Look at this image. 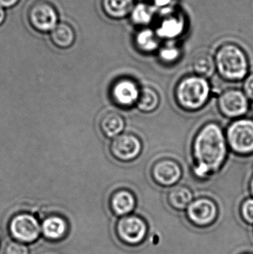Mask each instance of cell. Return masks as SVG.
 <instances>
[{"mask_svg": "<svg viewBox=\"0 0 253 254\" xmlns=\"http://www.w3.org/2000/svg\"><path fill=\"white\" fill-rule=\"evenodd\" d=\"M227 141L221 127L216 124L205 125L193 143L196 175L208 176L219 170L227 156Z\"/></svg>", "mask_w": 253, "mask_h": 254, "instance_id": "obj_1", "label": "cell"}, {"mask_svg": "<svg viewBox=\"0 0 253 254\" xmlns=\"http://www.w3.org/2000/svg\"><path fill=\"white\" fill-rule=\"evenodd\" d=\"M215 65L223 78L230 81L245 80L249 71V61L245 51L234 43H226L218 49Z\"/></svg>", "mask_w": 253, "mask_h": 254, "instance_id": "obj_2", "label": "cell"}, {"mask_svg": "<svg viewBox=\"0 0 253 254\" xmlns=\"http://www.w3.org/2000/svg\"><path fill=\"white\" fill-rule=\"evenodd\" d=\"M210 86L204 77L191 76L186 77L177 86V101L180 106L187 110L202 108L209 98Z\"/></svg>", "mask_w": 253, "mask_h": 254, "instance_id": "obj_3", "label": "cell"}, {"mask_svg": "<svg viewBox=\"0 0 253 254\" xmlns=\"http://www.w3.org/2000/svg\"><path fill=\"white\" fill-rule=\"evenodd\" d=\"M227 143L233 152L240 155L253 154V119H240L227 128Z\"/></svg>", "mask_w": 253, "mask_h": 254, "instance_id": "obj_4", "label": "cell"}, {"mask_svg": "<svg viewBox=\"0 0 253 254\" xmlns=\"http://www.w3.org/2000/svg\"><path fill=\"white\" fill-rule=\"evenodd\" d=\"M27 19L34 30L41 33H50L59 23L56 7L46 0L34 1L28 7Z\"/></svg>", "mask_w": 253, "mask_h": 254, "instance_id": "obj_5", "label": "cell"}, {"mask_svg": "<svg viewBox=\"0 0 253 254\" xmlns=\"http://www.w3.org/2000/svg\"><path fill=\"white\" fill-rule=\"evenodd\" d=\"M218 107L226 117L236 119L248 113L251 109V104L245 92L233 89L225 91L220 95Z\"/></svg>", "mask_w": 253, "mask_h": 254, "instance_id": "obj_6", "label": "cell"}, {"mask_svg": "<svg viewBox=\"0 0 253 254\" xmlns=\"http://www.w3.org/2000/svg\"><path fill=\"white\" fill-rule=\"evenodd\" d=\"M10 229L12 236L21 243H33L41 231L37 219L26 213L15 216L10 222Z\"/></svg>", "mask_w": 253, "mask_h": 254, "instance_id": "obj_7", "label": "cell"}, {"mask_svg": "<svg viewBox=\"0 0 253 254\" xmlns=\"http://www.w3.org/2000/svg\"><path fill=\"white\" fill-rule=\"evenodd\" d=\"M142 150L141 140L132 134H120L113 139L110 146L111 155L120 161L135 159Z\"/></svg>", "mask_w": 253, "mask_h": 254, "instance_id": "obj_8", "label": "cell"}, {"mask_svg": "<svg viewBox=\"0 0 253 254\" xmlns=\"http://www.w3.org/2000/svg\"><path fill=\"white\" fill-rule=\"evenodd\" d=\"M153 179L161 186L170 187L181 179L182 171L178 163L172 160H162L153 166Z\"/></svg>", "mask_w": 253, "mask_h": 254, "instance_id": "obj_9", "label": "cell"}, {"mask_svg": "<svg viewBox=\"0 0 253 254\" xmlns=\"http://www.w3.org/2000/svg\"><path fill=\"white\" fill-rule=\"evenodd\" d=\"M140 91L135 82L129 79H122L114 83L111 95L117 105L129 107L137 104Z\"/></svg>", "mask_w": 253, "mask_h": 254, "instance_id": "obj_10", "label": "cell"}, {"mask_svg": "<svg viewBox=\"0 0 253 254\" xmlns=\"http://www.w3.org/2000/svg\"><path fill=\"white\" fill-rule=\"evenodd\" d=\"M216 213V206L213 201L207 198H199L192 201L187 207L189 217L197 225L210 224L215 219Z\"/></svg>", "mask_w": 253, "mask_h": 254, "instance_id": "obj_11", "label": "cell"}, {"mask_svg": "<svg viewBox=\"0 0 253 254\" xmlns=\"http://www.w3.org/2000/svg\"><path fill=\"white\" fill-rule=\"evenodd\" d=\"M185 28V20L184 16L175 12H166L157 28V35L160 38L172 39L179 37Z\"/></svg>", "mask_w": 253, "mask_h": 254, "instance_id": "obj_12", "label": "cell"}, {"mask_svg": "<svg viewBox=\"0 0 253 254\" xmlns=\"http://www.w3.org/2000/svg\"><path fill=\"white\" fill-rule=\"evenodd\" d=\"M145 224L139 218L127 217L118 224V233L124 241L129 243H140L145 236Z\"/></svg>", "mask_w": 253, "mask_h": 254, "instance_id": "obj_13", "label": "cell"}, {"mask_svg": "<svg viewBox=\"0 0 253 254\" xmlns=\"http://www.w3.org/2000/svg\"><path fill=\"white\" fill-rule=\"evenodd\" d=\"M49 37L56 47L68 49L74 44L76 35L74 28L70 24L60 22L51 31Z\"/></svg>", "mask_w": 253, "mask_h": 254, "instance_id": "obj_14", "label": "cell"}, {"mask_svg": "<svg viewBox=\"0 0 253 254\" xmlns=\"http://www.w3.org/2000/svg\"><path fill=\"white\" fill-rule=\"evenodd\" d=\"M101 7L111 19H122L130 14L135 7L134 0H101Z\"/></svg>", "mask_w": 253, "mask_h": 254, "instance_id": "obj_15", "label": "cell"}, {"mask_svg": "<svg viewBox=\"0 0 253 254\" xmlns=\"http://www.w3.org/2000/svg\"><path fill=\"white\" fill-rule=\"evenodd\" d=\"M125 127V122L122 116L114 112H108L101 117L100 127L101 131L106 137L114 138L120 135Z\"/></svg>", "mask_w": 253, "mask_h": 254, "instance_id": "obj_16", "label": "cell"}, {"mask_svg": "<svg viewBox=\"0 0 253 254\" xmlns=\"http://www.w3.org/2000/svg\"><path fill=\"white\" fill-rule=\"evenodd\" d=\"M160 37L157 33L148 28L140 30L135 37V43L138 50L144 53H151L160 46Z\"/></svg>", "mask_w": 253, "mask_h": 254, "instance_id": "obj_17", "label": "cell"}, {"mask_svg": "<svg viewBox=\"0 0 253 254\" xmlns=\"http://www.w3.org/2000/svg\"><path fill=\"white\" fill-rule=\"evenodd\" d=\"M192 65L198 76L206 79L212 77L216 69L215 58L206 52L198 53L193 58Z\"/></svg>", "mask_w": 253, "mask_h": 254, "instance_id": "obj_18", "label": "cell"}, {"mask_svg": "<svg viewBox=\"0 0 253 254\" xmlns=\"http://www.w3.org/2000/svg\"><path fill=\"white\" fill-rule=\"evenodd\" d=\"M111 204L112 210L117 215L127 214L135 207V199L129 191L120 190L113 195Z\"/></svg>", "mask_w": 253, "mask_h": 254, "instance_id": "obj_19", "label": "cell"}, {"mask_svg": "<svg viewBox=\"0 0 253 254\" xmlns=\"http://www.w3.org/2000/svg\"><path fill=\"white\" fill-rule=\"evenodd\" d=\"M193 197V193L188 188L178 185L171 190L168 195V200L174 208L184 210L191 204Z\"/></svg>", "mask_w": 253, "mask_h": 254, "instance_id": "obj_20", "label": "cell"}, {"mask_svg": "<svg viewBox=\"0 0 253 254\" xmlns=\"http://www.w3.org/2000/svg\"><path fill=\"white\" fill-rule=\"evenodd\" d=\"M41 230L45 237L47 238L50 240H58L65 234L66 231V223L62 218L51 216L43 222Z\"/></svg>", "mask_w": 253, "mask_h": 254, "instance_id": "obj_21", "label": "cell"}, {"mask_svg": "<svg viewBox=\"0 0 253 254\" xmlns=\"http://www.w3.org/2000/svg\"><path fill=\"white\" fill-rule=\"evenodd\" d=\"M160 98L157 92L150 87H144L140 91L137 107L144 113H151L158 107Z\"/></svg>", "mask_w": 253, "mask_h": 254, "instance_id": "obj_22", "label": "cell"}, {"mask_svg": "<svg viewBox=\"0 0 253 254\" xmlns=\"http://www.w3.org/2000/svg\"><path fill=\"white\" fill-rule=\"evenodd\" d=\"M154 12L152 7L140 2L135 5L131 12L130 16L132 22L140 26H147L152 21Z\"/></svg>", "mask_w": 253, "mask_h": 254, "instance_id": "obj_23", "label": "cell"}, {"mask_svg": "<svg viewBox=\"0 0 253 254\" xmlns=\"http://www.w3.org/2000/svg\"><path fill=\"white\" fill-rule=\"evenodd\" d=\"M181 55V51L174 45L163 46L159 52V56L163 62L172 64L178 61Z\"/></svg>", "mask_w": 253, "mask_h": 254, "instance_id": "obj_24", "label": "cell"}, {"mask_svg": "<svg viewBox=\"0 0 253 254\" xmlns=\"http://www.w3.org/2000/svg\"><path fill=\"white\" fill-rule=\"evenodd\" d=\"M242 214L244 219L248 223L253 225V198H248L244 201L242 205Z\"/></svg>", "mask_w": 253, "mask_h": 254, "instance_id": "obj_25", "label": "cell"}, {"mask_svg": "<svg viewBox=\"0 0 253 254\" xmlns=\"http://www.w3.org/2000/svg\"><path fill=\"white\" fill-rule=\"evenodd\" d=\"M5 254H28V250L21 243H11L6 249Z\"/></svg>", "mask_w": 253, "mask_h": 254, "instance_id": "obj_26", "label": "cell"}, {"mask_svg": "<svg viewBox=\"0 0 253 254\" xmlns=\"http://www.w3.org/2000/svg\"><path fill=\"white\" fill-rule=\"evenodd\" d=\"M243 92L250 101H253V72L248 74L244 80Z\"/></svg>", "mask_w": 253, "mask_h": 254, "instance_id": "obj_27", "label": "cell"}, {"mask_svg": "<svg viewBox=\"0 0 253 254\" xmlns=\"http://www.w3.org/2000/svg\"><path fill=\"white\" fill-rule=\"evenodd\" d=\"M19 0H0V7L2 8H9L17 4Z\"/></svg>", "mask_w": 253, "mask_h": 254, "instance_id": "obj_28", "label": "cell"}, {"mask_svg": "<svg viewBox=\"0 0 253 254\" xmlns=\"http://www.w3.org/2000/svg\"><path fill=\"white\" fill-rule=\"evenodd\" d=\"M172 1V0H154L155 5L161 8H166Z\"/></svg>", "mask_w": 253, "mask_h": 254, "instance_id": "obj_29", "label": "cell"}, {"mask_svg": "<svg viewBox=\"0 0 253 254\" xmlns=\"http://www.w3.org/2000/svg\"><path fill=\"white\" fill-rule=\"evenodd\" d=\"M5 16L6 14L4 9L0 7V25L4 22V19H5Z\"/></svg>", "mask_w": 253, "mask_h": 254, "instance_id": "obj_30", "label": "cell"}, {"mask_svg": "<svg viewBox=\"0 0 253 254\" xmlns=\"http://www.w3.org/2000/svg\"><path fill=\"white\" fill-rule=\"evenodd\" d=\"M249 189L250 192H251V195H252L253 198V176H251V180H250Z\"/></svg>", "mask_w": 253, "mask_h": 254, "instance_id": "obj_31", "label": "cell"}, {"mask_svg": "<svg viewBox=\"0 0 253 254\" xmlns=\"http://www.w3.org/2000/svg\"><path fill=\"white\" fill-rule=\"evenodd\" d=\"M250 110H252L253 112V101H252V104H251V109Z\"/></svg>", "mask_w": 253, "mask_h": 254, "instance_id": "obj_32", "label": "cell"}, {"mask_svg": "<svg viewBox=\"0 0 253 254\" xmlns=\"http://www.w3.org/2000/svg\"><path fill=\"white\" fill-rule=\"evenodd\" d=\"M138 1H144V0H138Z\"/></svg>", "mask_w": 253, "mask_h": 254, "instance_id": "obj_33", "label": "cell"}, {"mask_svg": "<svg viewBox=\"0 0 253 254\" xmlns=\"http://www.w3.org/2000/svg\"></svg>", "mask_w": 253, "mask_h": 254, "instance_id": "obj_34", "label": "cell"}]
</instances>
